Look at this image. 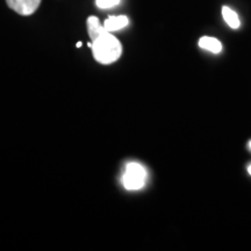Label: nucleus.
Here are the masks:
<instances>
[{
  "label": "nucleus",
  "instance_id": "nucleus-11",
  "mask_svg": "<svg viewBox=\"0 0 251 251\" xmlns=\"http://www.w3.org/2000/svg\"><path fill=\"white\" fill-rule=\"evenodd\" d=\"M249 148H250V150H251V141L249 142Z\"/></svg>",
  "mask_w": 251,
  "mask_h": 251
},
{
  "label": "nucleus",
  "instance_id": "nucleus-3",
  "mask_svg": "<svg viewBox=\"0 0 251 251\" xmlns=\"http://www.w3.org/2000/svg\"><path fill=\"white\" fill-rule=\"evenodd\" d=\"M42 0H6V4L15 13L28 17L34 14L40 7Z\"/></svg>",
  "mask_w": 251,
  "mask_h": 251
},
{
  "label": "nucleus",
  "instance_id": "nucleus-4",
  "mask_svg": "<svg viewBox=\"0 0 251 251\" xmlns=\"http://www.w3.org/2000/svg\"><path fill=\"white\" fill-rule=\"evenodd\" d=\"M86 26H87V33H89L90 39L94 41L96 39H98L100 35H102L103 33L108 31L106 29L105 26L101 25L100 20L97 17H89L86 20Z\"/></svg>",
  "mask_w": 251,
  "mask_h": 251
},
{
  "label": "nucleus",
  "instance_id": "nucleus-9",
  "mask_svg": "<svg viewBox=\"0 0 251 251\" xmlns=\"http://www.w3.org/2000/svg\"><path fill=\"white\" fill-rule=\"evenodd\" d=\"M76 46H77V48H80V47H81V46H83V43H81V42H78Z\"/></svg>",
  "mask_w": 251,
  "mask_h": 251
},
{
  "label": "nucleus",
  "instance_id": "nucleus-10",
  "mask_svg": "<svg viewBox=\"0 0 251 251\" xmlns=\"http://www.w3.org/2000/svg\"><path fill=\"white\" fill-rule=\"evenodd\" d=\"M248 172H249V175L251 176V165L249 166V168H248Z\"/></svg>",
  "mask_w": 251,
  "mask_h": 251
},
{
  "label": "nucleus",
  "instance_id": "nucleus-1",
  "mask_svg": "<svg viewBox=\"0 0 251 251\" xmlns=\"http://www.w3.org/2000/svg\"><path fill=\"white\" fill-rule=\"evenodd\" d=\"M92 54L100 64H112L117 62L122 54L121 42L111 31H106L98 39L92 41Z\"/></svg>",
  "mask_w": 251,
  "mask_h": 251
},
{
  "label": "nucleus",
  "instance_id": "nucleus-2",
  "mask_svg": "<svg viewBox=\"0 0 251 251\" xmlns=\"http://www.w3.org/2000/svg\"><path fill=\"white\" fill-rule=\"evenodd\" d=\"M147 171L140 163L131 162L126 166L125 174L122 176V184L129 191H137L146 184Z\"/></svg>",
  "mask_w": 251,
  "mask_h": 251
},
{
  "label": "nucleus",
  "instance_id": "nucleus-6",
  "mask_svg": "<svg viewBox=\"0 0 251 251\" xmlns=\"http://www.w3.org/2000/svg\"><path fill=\"white\" fill-rule=\"evenodd\" d=\"M199 47L205 50H208V51L213 52V54H219L222 50V43L218 39L211 36L201 37L199 40Z\"/></svg>",
  "mask_w": 251,
  "mask_h": 251
},
{
  "label": "nucleus",
  "instance_id": "nucleus-5",
  "mask_svg": "<svg viewBox=\"0 0 251 251\" xmlns=\"http://www.w3.org/2000/svg\"><path fill=\"white\" fill-rule=\"evenodd\" d=\"M128 24H129V19L126 17V15H118V17H109L106 19L103 26L112 33V31L120 30L122 28L127 27Z\"/></svg>",
  "mask_w": 251,
  "mask_h": 251
},
{
  "label": "nucleus",
  "instance_id": "nucleus-7",
  "mask_svg": "<svg viewBox=\"0 0 251 251\" xmlns=\"http://www.w3.org/2000/svg\"><path fill=\"white\" fill-rule=\"evenodd\" d=\"M222 17H224L225 21L227 23L228 26L233 28V29H237V28L241 26V21L240 19H238L236 12L233 11L230 7H228V6H224V7H222Z\"/></svg>",
  "mask_w": 251,
  "mask_h": 251
},
{
  "label": "nucleus",
  "instance_id": "nucleus-8",
  "mask_svg": "<svg viewBox=\"0 0 251 251\" xmlns=\"http://www.w3.org/2000/svg\"><path fill=\"white\" fill-rule=\"evenodd\" d=\"M97 6L101 9H107V8H112L114 6L119 5L120 0H97Z\"/></svg>",
  "mask_w": 251,
  "mask_h": 251
}]
</instances>
